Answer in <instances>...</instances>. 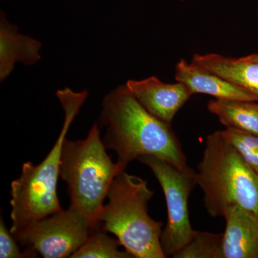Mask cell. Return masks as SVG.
<instances>
[{
  "instance_id": "obj_11",
  "label": "cell",
  "mask_w": 258,
  "mask_h": 258,
  "mask_svg": "<svg viewBox=\"0 0 258 258\" xmlns=\"http://www.w3.org/2000/svg\"><path fill=\"white\" fill-rule=\"evenodd\" d=\"M191 62L245 90L258 101V63L219 54H195Z\"/></svg>"
},
{
  "instance_id": "obj_8",
  "label": "cell",
  "mask_w": 258,
  "mask_h": 258,
  "mask_svg": "<svg viewBox=\"0 0 258 258\" xmlns=\"http://www.w3.org/2000/svg\"><path fill=\"white\" fill-rule=\"evenodd\" d=\"M125 86L147 111L168 124L192 96L183 83H164L154 76L142 81L129 80Z\"/></svg>"
},
{
  "instance_id": "obj_13",
  "label": "cell",
  "mask_w": 258,
  "mask_h": 258,
  "mask_svg": "<svg viewBox=\"0 0 258 258\" xmlns=\"http://www.w3.org/2000/svg\"><path fill=\"white\" fill-rule=\"evenodd\" d=\"M208 108L226 128L258 136V101L215 99Z\"/></svg>"
},
{
  "instance_id": "obj_10",
  "label": "cell",
  "mask_w": 258,
  "mask_h": 258,
  "mask_svg": "<svg viewBox=\"0 0 258 258\" xmlns=\"http://www.w3.org/2000/svg\"><path fill=\"white\" fill-rule=\"evenodd\" d=\"M175 79L184 84L193 94L202 93L216 99L258 101L255 97L218 75L201 66L181 59L176 64Z\"/></svg>"
},
{
  "instance_id": "obj_15",
  "label": "cell",
  "mask_w": 258,
  "mask_h": 258,
  "mask_svg": "<svg viewBox=\"0 0 258 258\" xmlns=\"http://www.w3.org/2000/svg\"><path fill=\"white\" fill-rule=\"evenodd\" d=\"M223 234L194 230L187 244L172 256L174 258H223Z\"/></svg>"
},
{
  "instance_id": "obj_6",
  "label": "cell",
  "mask_w": 258,
  "mask_h": 258,
  "mask_svg": "<svg viewBox=\"0 0 258 258\" xmlns=\"http://www.w3.org/2000/svg\"><path fill=\"white\" fill-rule=\"evenodd\" d=\"M138 160L152 170L165 196L168 217L161 233V245L166 257H172L189 242L192 235L188 200L198 184L197 172L188 166L178 169L170 163L152 156H143Z\"/></svg>"
},
{
  "instance_id": "obj_12",
  "label": "cell",
  "mask_w": 258,
  "mask_h": 258,
  "mask_svg": "<svg viewBox=\"0 0 258 258\" xmlns=\"http://www.w3.org/2000/svg\"><path fill=\"white\" fill-rule=\"evenodd\" d=\"M41 43L32 37L20 35L15 25L7 21L2 13L0 25V79L4 81L14 69L15 62L22 61L26 64L40 60Z\"/></svg>"
},
{
  "instance_id": "obj_5",
  "label": "cell",
  "mask_w": 258,
  "mask_h": 258,
  "mask_svg": "<svg viewBox=\"0 0 258 258\" xmlns=\"http://www.w3.org/2000/svg\"><path fill=\"white\" fill-rule=\"evenodd\" d=\"M96 122L83 140L66 138L61 152L60 178L67 184L71 205L95 225L115 176L123 170L113 162ZM124 171V170H123Z\"/></svg>"
},
{
  "instance_id": "obj_14",
  "label": "cell",
  "mask_w": 258,
  "mask_h": 258,
  "mask_svg": "<svg viewBox=\"0 0 258 258\" xmlns=\"http://www.w3.org/2000/svg\"><path fill=\"white\" fill-rule=\"evenodd\" d=\"M120 246L118 239L107 235L99 223L71 258H134L126 249L121 250Z\"/></svg>"
},
{
  "instance_id": "obj_18",
  "label": "cell",
  "mask_w": 258,
  "mask_h": 258,
  "mask_svg": "<svg viewBox=\"0 0 258 258\" xmlns=\"http://www.w3.org/2000/svg\"><path fill=\"white\" fill-rule=\"evenodd\" d=\"M243 60L248 61V62H257L258 63V54H252L245 56V57H241Z\"/></svg>"
},
{
  "instance_id": "obj_7",
  "label": "cell",
  "mask_w": 258,
  "mask_h": 258,
  "mask_svg": "<svg viewBox=\"0 0 258 258\" xmlns=\"http://www.w3.org/2000/svg\"><path fill=\"white\" fill-rule=\"evenodd\" d=\"M98 225L70 206L12 234L22 245L43 257H71Z\"/></svg>"
},
{
  "instance_id": "obj_3",
  "label": "cell",
  "mask_w": 258,
  "mask_h": 258,
  "mask_svg": "<svg viewBox=\"0 0 258 258\" xmlns=\"http://www.w3.org/2000/svg\"><path fill=\"white\" fill-rule=\"evenodd\" d=\"M198 184L212 217H225L239 206L258 216V176L222 131L208 136L198 165Z\"/></svg>"
},
{
  "instance_id": "obj_9",
  "label": "cell",
  "mask_w": 258,
  "mask_h": 258,
  "mask_svg": "<svg viewBox=\"0 0 258 258\" xmlns=\"http://www.w3.org/2000/svg\"><path fill=\"white\" fill-rule=\"evenodd\" d=\"M223 258H258V216L239 206L226 213Z\"/></svg>"
},
{
  "instance_id": "obj_1",
  "label": "cell",
  "mask_w": 258,
  "mask_h": 258,
  "mask_svg": "<svg viewBox=\"0 0 258 258\" xmlns=\"http://www.w3.org/2000/svg\"><path fill=\"white\" fill-rule=\"evenodd\" d=\"M102 105L100 122L106 127L103 144L116 154L121 170L143 156L159 158L178 169L187 166L171 124L147 111L125 85L106 95Z\"/></svg>"
},
{
  "instance_id": "obj_17",
  "label": "cell",
  "mask_w": 258,
  "mask_h": 258,
  "mask_svg": "<svg viewBox=\"0 0 258 258\" xmlns=\"http://www.w3.org/2000/svg\"><path fill=\"white\" fill-rule=\"evenodd\" d=\"M16 239L10 230L5 225L4 220L1 217L0 221V257L1 258H26L36 257L37 254L31 249L21 252L17 244Z\"/></svg>"
},
{
  "instance_id": "obj_2",
  "label": "cell",
  "mask_w": 258,
  "mask_h": 258,
  "mask_svg": "<svg viewBox=\"0 0 258 258\" xmlns=\"http://www.w3.org/2000/svg\"><path fill=\"white\" fill-rule=\"evenodd\" d=\"M88 94L86 91L75 93L68 88L56 93L64 111L63 125L44 160L37 165L24 163L21 174L11 183L12 233L62 210L57 195L62 144Z\"/></svg>"
},
{
  "instance_id": "obj_16",
  "label": "cell",
  "mask_w": 258,
  "mask_h": 258,
  "mask_svg": "<svg viewBox=\"0 0 258 258\" xmlns=\"http://www.w3.org/2000/svg\"><path fill=\"white\" fill-rule=\"evenodd\" d=\"M222 132L258 176V136L231 128Z\"/></svg>"
},
{
  "instance_id": "obj_4",
  "label": "cell",
  "mask_w": 258,
  "mask_h": 258,
  "mask_svg": "<svg viewBox=\"0 0 258 258\" xmlns=\"http://www.w3.org/2000/svg\"><path fill=\"white\" fill-rule=\"evenodd\" d=\"M154 195L147 180L124 171L115 176L97 220L134 258H165L161 245L163 222L148 213Z\"/></svg>"
}]
</instances>
